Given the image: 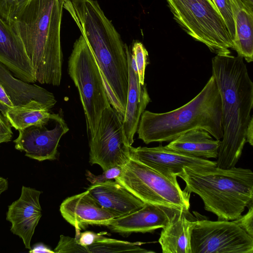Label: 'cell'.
I'll list each match as a JSON object with an SVG mask.
<instances>
[{"label": "cell", "mask_w": 253, "mask_h": 253, "mask_svg": "<svg viewBox=\"0 0 253 253\" xmlns=\"http://www.w3.org/2000/svg\"><path fill=\"white\" fill-rule=\"evenodd\" d=\"M70 14L100 68L111 105L123 118L128 84V62L121 35L96 0H68Z\"/></svg>", "instance_id": "1"}, {"label": "cell", "mask_w": 253, "mask_h": 253, "mask_svg": "<svg viewBox=\"0 0 253 253\" xmlns=\"http://www.w3.org/2000/svg\"><path fill=\"white\" fill-rule=\"evenodd\" d=\"M211 66L221 98L223 129L216 166L228 169L235 166L247 142L253 108V83L240 56L216 55L211 59Z\"/></svg>", "instance_id": "2"}, {"label": "cell", "mask_w": 253, "mask_h": 253, "mask_svg": "<svg viewBox=\"0 0 253 253\" xmlns=\"http://www.w3.org/2000/svg\"><path fill=\"white\" fill-rule=\"evenodd\" d=\"M62 0H25L9 23L21 40L36 81L59 86L63 54Z\"/></svg>", "instance_id": "3"}, {"label": "cell", "mask_w": 253, "mask_h": 253, "mask_svg": "<svg viewBox=\"0 0 253 253\" xmlns=\"http://www.w3.org/2000/svg\"><path fill=\"white\" fill-rule=\"evenodd\" d=\"M195 129H204L216 140L222 138L221 98L212 76L202 90L182 106L162 113L145 110L137 132L138 138L148 144L171 141Z\"/></svg>", "instance_id": "4"}, {"label": "cell", "mask_w": 253, "mask_h": 253, "mask_svg": "<svg viewBox=\"0 0 253 253\" xmlns=\"http://www.w3.org/2000/svg\"><path fill=\"white\" fill-rule=\"evenodd\" d=\"M184 190L200 196L205 210L219 220H233L253 204V172L248 169L217 166L184 167L178 175Z\"/></svg>", "instance_id": "5"}, {"label": "cell", "mask_w": 253, "mask_h": 253, "mask_svg": "<svg viewBox=\"0 0 253 253\" xmlns=\"http://www.w3.org/2000/svg\"><path fill=\"white\" fill-rule=\"evenodd\" d=\"M176 23L216 55L231 54L234 44L211 0H166Z\"/></svg>", "instance_id": "6"}, {"label": "cell", "mask_w": 253, "mask_h": 253, "mask_svg": "<svg viewBox=\"0 0 253 253\" xmlns=\"http://www.w3.org/2000/svg\"><path fill=\"white\" fill-rule=\"evenodd\" d=\"M68 69L78 90L90 138L92 137L103 111L111 104L99 66L82 35L74 42Z\"/></svg>", "instance_id": "7"}, {"label": "cell", "mask_w": 253, "mask_h": 253, "mask_svg": "<svg viewBox=\"0 0 253 253\" xmlns=\"http://www.w3.org/2000/svg\"><path fill=\"white\" fill-rule=\"evenodd\" d=\"M114 180L144 203L189 212L190 194L182 190L177 181L166 177L136 160L129 158Z\"/></svg>", "instance_id": "8"}, {"label": "cell", "mask_w": 253, "mask_h": 253, "mask_svg": "<svg viewBox=\"0 0 253 253\" xmlns=\"http://www.w3.org/2000/svg\"><path fill=\"white\" fill-rule=\"evenodd\" d=\"M123 118L111 106L102 112L97 130L89 140V163L104 170L123 167L130 158L131 146L125 134Z\"/></svg>", "instance_id": "9"}, {"label": "cell", "mask_w": 253, "mask_h": 253, "mask_svg": "<svg viewBox=\"0 0 253 253\" xmlns=\"http://www.w3.org/2000/svg\"><path fill=\"white\" fill-rule=\"evenodd\" d=\"M191 253H253V238L232 220L195 221Z\"/></svg>", "instance_id": "10"}, {"label": "cell", "mask_w": 253, "mask_h": 253, "mask_svg": "<svg viewBox=\"0 0 253 253\" xmlns=\"http://www.w3.org/2000/svg\"><path fill=\"white\" fill-rule=\"evenodd\" d=\"M130 158L136 160L166 177L177 181L183 168L216 166L215 161L188 155L160 145L155 147H130Z\"/></svg>", "instance_id": "11"}, {"label": "cell", "mask_w": 253, "mask_h": 253, "mask_svg": "<svg viewBox=\"0 0 253 253\" xmlns=\"http://www.w3.org/2000/svg\"><path fill=\"white\" fill-rule=\"evenodd\" d=\"M45 126H32L18 130V136L13 141L15 149L39 161L55 160L59 141L69 128L58 114L55 117L53 128L47 129Z\"/></svg>", "instance_id": "12"}, {"label": "cell", "mask_w": 253, "mask_h": 253, "mask_svg": "<svg viewBox=\"0 0 253 253\" xmlns=\"http://www.w3.org/2000/svg\"><path fill=\"white\" fill-rule=\"evenodd\" d=\"M42 192L23 186L20 197L8 207L6 219L11 232L22 239L26 249H31V241L42 216L40 203Z\"/></svg>", "instance_id": "13"}, {"label": "cell", "mask_w": 253, "mask_h": 253, "mask_svg": "<svg viewBox=\"0 0 253 253\" xmlns=\"http://www.w3.org/2000/svg\"><path fill=\"white\" fill-rule=\"evenodd\" d=\"M181 211H184L145 203L141 209L114 218L108 227L112 231L123 235L132 233L152 232L157 229L166 227Z\"/></svg>", "instance_id": "14"}, {"label": "cell", "mask_w": 253, "mask_h": 253, "mask_svg": "<svg viewBox=\"0 0 253 253\" xmlns=\"http://www.w3.org/2000/svg\"><path fill=\"white\" fill-rule=\"evenodd\" d=\"M63 217L75 227L77 236L89 225L108 226L116 216L103 208L87 190L69 197L60 206Z\"/></svg>", "instance_id": "15"}, {"label": "cell", "mask_w": 253, "mask_h": 253, "mask_svg": "<svg viewBox=\"0 0 253 253\" xmlns=\"http://www.w3.org/2000/svg\"><path fill=\"white\" fill-rule=\"evenodd\" d=\"M0 62L17 78L29 83L37 82L21 40L8 22L0 16Z\"/></svg>", "instance_id": "16"}, {"label": "cell", "mask_w": 253, "mask_h": 253, "mask_svg": "<svg viewBox=\"0 0 253 253\" xmlns=\"http://www.w3.org/2000/svg\"><path fill=\"white\" fill-rule=\"evenodd\" d=\"M125 47L128 62V84L126 104L122 124L125 134L132 145L140 117L151 101L146 84L141 85L139 82L134 58L126 44Z\"/></svg>", "instance_id": "17"}, {"label": "cell", "mask_w": 253, "mask_h": 253, "mask_svg": "<svg viewBox=\"0 0 253 253\" xmlns=\"http://www.w3.org/2000/svg\"><path fill=\"white\" fill-rule=\"evenodd\" d=\"M87 190L103 208L117 217L134 212L145 204L115 180L92 184Z\"/></svg>", "instance_id": "18"}, {"label": "cell", "mask_w": 253, "mask_h": 253, "mask_svg": "<svg viewBox=\"0 0 253 253\" xmlns=\"http://www.w3.org/2000/svg\"><path fill=\"white\" fill-rule=\"evenodd\" d=\"M0 84L13 106L24 105L34 100L50 110L56 103L52 93L40 86L14 77L11 72L0 62Z\"/></svg>", "instance_id": "19"}, {"label": "cell", "mask_w": 253, "mask_h": 253, "mask_svg": "<svg viewBox=\"0 0 253 253\" xmlns=\"http://www.w3.org/2000/svg\"><path fill=\"white\" fill-rule=\"evenodd\" d=\"M235 26L234 50L248 63L253 61V9L241 0H229Z\"/></svg>", "instance_id": "20"}, {"label": "cell", "mask_w": 253, "mask_h": 253, "mask_svg": "<svg viewBox=\"0 0 253 253\" xmlns=\"http://www.w3.org/2000/svg\"><path fill=\"white\" fill-rule=\"evenodd\" d=\"M190 212L181 211L163 228L159 239L163 253H191V236L195 221Z\"/></svg>", "instance_id": "21"}, {"label": "cell", "mask_w": 253, "mask_h": 253, "mask_svg": "<svg viewBox=\"0 0 253 253\" xmlns=\"http://www.w3.org/2000/svg\"><path fill=\"white\" fill-rule=\"evenodd\" d=\"M220 140L213 139L207 131L195 129L170 141L166 146L170 149L196 157L217 158Z\"/></svg>", "instance_id": "22"}, {"label": "cell", "mask_w": 253, "mask_h": 253, "mask_svg": "<svg viewBox=\"0 0 253 253\" xmlns=\"http://www.w3.org/2000/svg\"><path fill=\"white\" fill-rule=\"evenodd\" d=\"M42 103L33 100L25 105L8 109L5 117L11 126L17 130L36 126L46 125L54 116Z\"/></svg>", "instance_id": "23"}, {"label": "cell", "mask_w": 253, "mask_h": 253, "mask_svg": "<svg viewBox=\"0 0 253 253\" xmlns=\"http://www.w3.org/2000/svg\"><path fill=\"white\" fill-rule=\"evenodd\" d=\"M140 242H131L106 237L101 233L95 241L83 250L88 253H154L140 247Z\"/></svg>", "instance_id": "24"}, {"label": "cell", "mask_w": 253, "mask_h": 253, "mask_svg": "<svg viewBox=\"0 0 253 253\" xmlns=\"http://www.w3.org/2000/svg\"><path fill=\"white\" fill-rule=\"evenodd\" d=\"M131 54L135 63L139 82L141 85H143L145 69L148 64V52L141 42L136 41L133 44Z\"/></svg>", "instance_id": "25"}, {"label": "cell", "mask_w": 253, "mask_h": 253, "mask_svg": "<svg viewBox=\"0 0 253 253\" xmlns=\"http://www.w3.org/2000/svg\"><path fill=\"white\" fill-rule=\"evenodd\" d=\"M223 19L233 42L235 30L233 14L229 0H211Z\"/></svg>", "instance_id": "26"}, {"label": "cell", "mask_w": 253, "mask_h": 253, "mask_svg": "<svg viewBox=\"0 0 253 253\" xmlns=\"http://www.w3.org/2000/svg\"><path fill=\"white\" fill-rule=\"evenodd\" d=\"M122 167L121 166L112 167L104 170L102 174L97 175L93 174L89 170H86L85 175L86 179L92 185L100 183L109 180L115 179L121 173Z\"/></svg>", "instance_id": "27"}, {"label": "cell", "mask_w": 253, "mask_h": 253, "mask_svg": "<svg viewBox=\"0 0 253 253\" xmlns=\"http://www.w3.org/2000/svg\"><path fill=\"white\" fill-rule=\"evenodd\" d=\"M25 0H0V16L8 23Z\"/></svg>", "instance_id": "28"}, {"label": "cell", "mask_w": 253, "mask_h": 253, "mask_svg": "<svg viewBox=\"0 0 253 253\" xmlns=\"http://www.w3.org/2000/svg\"><path fill=\"white\" fill-rule=\"evenodd\" d=\"M248 212L232 221L253 238V204L248 207Z\"/></svg>", "instance_id": "29"}, {"label": "cell", "mask_w": 253, "mask_h": 253, "mask_svg": "<svg viewBox=\"0 0 253 253\" xmlns=\"http://www.w3.org/2000/svg\"><path fill=\"white\" fill-rule=\"evenodd\" d=\"M12 136L10 123L6 117L0 113V143L10 141Z\"/></svg>", "instance_id": "30"}, {"label": "cell", "mask_w": 253, "mask_h": 253, "mask_svg": "<svg viewBox=\"0 0 253 253\" xmlns=\"http://www.w3.org/2000/svg\"><path fill=\"white\" fill-rule=\"evenodd\" d=\"M11 102L6 95L3 88L0 84V111L5 117V114L9 108L13 107Z\"/></svg>", "instance_id": "31"}, {"label": "cell", "mask_w": 253, "mask_h": 253, "mask_svg": "<svg viewBox=\"0 0 253 253\" xmlns=\"http://www.w3.org/2000/svg\"><path fill=\"white\" fill-rule=\"evenodd\" d=\"M30 253H55L54 251L51 250L42 243H38L35 244L33 248L29 251Z\"/></svg>", "instance_id": "32"}, {"label": "cell", "mask_w": 253, "mask_h": 253, "mask_svg": "<svg viewBox=\"0 0 253 253\" xmlns=\"http://www.w3.org/2000/svg\"><path fill=\"white\" fill-rule=\"evenodd\" d=\"M246 142L253 145V117H251L246 131Z\"/></svg>", "instance_id": "33"}, {"label": "cell", "mask_w": 253, "mask_h": 253, "mask_svg": "<svg viewBox=\"0 0 253 253\" xmlns=\"http://www.w3.org/2000/svg\"><path fill=\"white\" fill-rule=\"evenodd\" d=\"M8 187V182L6 179L0 177V195L6 191Z\"/></svg>", "instance_id": "34"}, {"label": "cell", "mask_w": 253, "mask_h": 253, "mask_svg": "<svg viewBox=\"0 0 253 253\" xmlns=\"http://www.w3.org/2000/svg\"><path fill=\"white\" fill-rule=\"evenodd\" d=\"M248 7L253 9V0H241Z\"/></svg>", "instance_id": "35"}, {"label": "cell", "mask_w": 253, "mask_h": 253, "mask_svg": "<svg viewBox=\"0 0 253 253\" xmlns=\"http://www.w3.org/2000/svg\"><path fill=\"white\" fill-rule=\"evenodd\" d=\"M63 0L64 1H67L68 0Z\"/></svg>", "instance_id": "36"}]
</instances>
